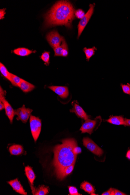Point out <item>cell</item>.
Segmentation results:
<instances>
[{"label": "cell", "mask_w": 130, "mask_h": 195, "mask_svg": "<svg viewBox=\"0 0 130 195\" xmlns=\"http://www.w3.org/2000/svg\"><path fill=\"white\" fill-rule=\"evenodd\" d=\"M108 123L116 125L127 126L125 119L122 116H113L110 117L109 119L106 120Z\"/></svg>", "instance_id": "obj_15"}, {"label": "cell", "mask_w": 130, "mask_h": 195, "mask_svg": "<svg viewBox=\"0 0 130 195\" xmlns=\"http://www.w3.org/2000/svg\"><path fill=\"white\" fill-rule=\"evenodd\" d=\"M83 144L85 147L92 153L98 156H101L103 153L102 149L93 140L89 138H84L83 140Z\"/></svg>", "instance_id": "obj_6"}, {"label": "cell", "mask_w": 130, "mask_h": 195, "mask_svg": "<svg viewBox=\"0 0 130 195\" xmlns=\"http://www.w3.org/2000/svg\"><path fill=\"white\" fill-rule=\"evenodd\" d=\"M75 164H72L69 166L66 167L63 169L58 176L57 177V179H60V180H63L65 177L72 173L75 167Z\"/></svg>", "instance_id": "obj_16"}, {"label": "cell", "mask_w": 130, "mask_h": 195, "mask_svg": "<svg viewBox=\"0 0 130 195\" xmlns=\"http://www.w3.org/2000/svg\"><path fill=\"white\" fill-rule=\"evenodd\" d=\"M51 90L62 98H66L68 96L69 90L67 86H51L48 87Z\"/></svg>", "instance_id": "obj_11"}, {"label": "cell", "mask_w": 130, "mask_h": 195, "mask_svg": "<svg viewBox=\"0 0 130 195\" xmlns=\"http://www.w3.org/2000/svg\"><path fill=\"white\" fill-rule=\"evenodd\" d=\"M73 151L75 154L77 155L81 153V149L80 148L78 147V146L76 145L74 147Z\"/></svg>", "instance_id": "obj_28"}, {"label": "cell", "mask_w": 130, "mask_h": 195, "mask_svg": "<svg viewBox=\"0 0 130 195\" xmlns=\"http://www.w3.org/2000/svg\"><path fill=\"white\" fill-rule=\"evenodd\" d=\"M125 121H126L127 126H130V119H125Z\"/></svg>", "instance_id": "obj_34"}, {"label": "cell", "mask_w": 130, "mask_h": 195, "mask_svg": "<svg viewBox=\"0 0 130 195\" xmlns=\"http://www.w3.org/2000/svg\"><path fill=\"white\" fill-rule=\"evenodd\" d=\"M4 109V104L2 102H0V110L2 111Z\"/></svg>", "instance_id": "obj_32"}, {"label": "cell", "mask_w": 130, "mask_h": 195, "mask_svg": "<svg viewBox=\"0 0 130 195\" xmlns=\"http://www.w3.org/2000/svg\"><path fill=\"white\" fill-rule=\"evenodd\" d=\"M102 195H114V188H110L108 191L102 193Z\"/></svg>", "instance_id": "obj_29"}, {"label": "cell", "mask_w": 130, "mask_h": 195, "mask_svg": "<svg viewBox=\"0 0 130 195\" xmlns=\"http://www.w3.org/2000/svg\"><path fill=\"white\" fill-rule=\"evenodd\" d=\"M125 193L119 191V190L114 189V195H125Z\"/></svg>", "instance_id": "obj_31"}, {"label": "cell", "mask_w": 130, "mask_h": 195, "mask_svg": "<svg viewBox=\"0 0 130 195\" xmlns=\"http://www.w3.org/2000/svg\"><path fill=\"white\" fill-rule=\"evenodd\" d=\"M46 38L50 45L54 49L59 46L64 39L56 30L48 33L47 35Z\"/></svg>", "instance_id": "obj_5"}, {"label": "cell", "mask_w": 130, "mask_h": 195, "mask_svg": "<svg viewBox=\"0 0 130 195\" xmlns=\"http://www.w3.org/2000/svg\"><path fill=\"white\" fill-rule=\"evenodd\" d=\"M80 188L90 195H97L95 193V189L93 186L88 182L84 181L80 185Z\"/></svg>", "instance_id": "obj_19"}, {"label": "cell", "mask_w": 130, "mask_h": 195, "mask_svg": "<svg viewBox=\"0 0 130 195\" xmlns=\"http://www.w3.org/2000/svg\"><path fill=\"white\" fill-rule=\"evenodd\" d=\"M9 151L11 154L19 155L24 153V149L22 146L19 144H14L9 148Z\"/></svg>", "instance_id": "obj_18"}, {"label": "cell", "mask_w": 130, "mask_h": 195, "mask_svg": "<svg viewBox=\"0 0 130 195\" xmlns=\"http://www.w3.org/2000/svg\"><path fill=\"white\" fill-rule=\"evenodd\" d=\"M19 87L24 92L27 93L32 91L34 89L35 86L31 83L22 79Z\"/></svg>", "instance_id": "obj_17"}, {"label": "cell", "mask_w": 130, "mask_h": 195, "mask_svg": "<svg viewBox=\"0 0 130 195\" xmlns=\"http://www.w3.org/2000/svg\"><path fill=\"white\" fill-rule=\"evenodd\" d=\"M6 9H3L0 10V19H4V15L6 14Z\"/></svg>", "instance_id": "obj_30"}, {"label": "cell", "mask_w": 130, "mask_h": 195, "mask_svg": "<svg viewBox=\"0 0 130 195\" xmlns=\"http://www.w3.org/2000/svg\"><path fill=\"white\" fill-rule=\"evenodd\" d=\"M69 195H81L78 193V189L76 187L72 186L68 187Z\"/></svg>", "instance_id": "obj_26"}, {"label": "cell", "mask_w": 130, "mask_h": 195, "mask_svg": "<svg viewBox=\"0 0 130 195\" xmlns=\"http://www.w3.org/2000/svg\"><path fill=\"white\" fill-rule=\"evenodd\" d=\"M54 49L55 52V56H63L66 57L68 54L67 44L64 39H63L61 45Z\"/></svg>", "instance_id": "obj_12"}, {"label": "cell", "mask_w": 130, "mask_h": 195, "mask_svg": "<svg viewBox=\"0 0 130 195\" xmlns=\"http://www.w3.org/2000/svg\"><path fill=\"white\" fill-rule=\"evenodd\" d=\"M0 71L4 77L9 81L10 79V73L9 72L6 67L2 63H0Z\"/></svg>", "instance_id": "obj_24"}, {"label": "cell", "mask_w": 130, "mask_h": 195, "mask_svg": "<svg viewBox=\"0 0 130 195\" xmlns=\"http://www.w3.org/2000/svg\"><path fill=\"white\" fill-rule=\"evenodd\" d=\"M90 8L87 11V13L84 15L81 19L80 21L78 24V38H79L80 36H81V33H82L83 30H84L86 25H87L88 23L89 22V20L90 19L91 17L93 15V10L95 7V4H90L89 5Z\"/></svg>", "instance_id": "obj_4"}, {"label": "cell", "mask_w": 130, "mask_h": 195, "mask_svg": "<svg viewBox=\"0 0 130 195\" xmlns=\"http://www.w3.org/2000/svg\"><path fill=\"white\" fill-rule=\"evenodd\" d=\"M97 123L96 120L87 119L85 120L81 126L80 131L82 133H88L91 135L93 133V129L96 127Z\"/></svg>", "instance_id": "obj_9"}, {"label": "cell", "mask_w": 130, "mask_h": 195, "mask_svg": "<svg viewBox=\"0 0 130 195\" xmlns=\"http://www.w3.org/2000/svg\"><path fill=\"white\" fill-rule=\"evenodd\" d=\"M62 142V144L56 146L54 150L53 165L57 177L65 167L75 164L77 158V155L73 151L74 147L77 145L76 140L66 139Z\"/></svg>", "instance_id": "obj_2"}, {"label": "cell", "mask_w": 130, "mask_h": 195, "mask_svg": "<svg viewBox=\"0 0 130 195\" xmlns=\"http://www.w3.org/2000/svg\"><path fill=\"white\" fill-rule=\"evenodd\" d=\"M75 9L70 2L59 1L45 15V26L50 27L64 25L71 28L72 21L75 19Z\"/></svg>", "instance_id": "obj_1"}, {"label": "cell", "mask_w": 130, "mask_h": 195, "mask_svg": "<svg viewBox=\"0 0 130 195\" xmlns=\"http://www.w3.org/2000/svg\"><path fill=\"white\" fill-rule=\"evenodd\" d=\"M30 126L32 135L35 142H36L41 131V120L38 117L31 115L30 117Z\"/></svg>", "instance_id": "obj_3"}, {"label": "cell", "mask_w": 130, "mask_h": 195, "mask_svg": "<svg viewBox=\"0 0 130 195\" xmlns=\"http://www.w3.org/2000/svg\"><path fill=\"white\" fill-rule=\"evenodd\" d=\"M73 108L70 109V112L74 113L79 118L85 120L88 119L89 116L88 115L82 108L80 106L77 102L73 101L72 103Z\"/></svg>", "instance_id": "obj_10"}, {"label": "cell", "mask_w": 130, "mask_h": 195, "mask_svg": "<svg viewBox=\"0 0 130 195\" xmlns=\"http://www.w3.org/2000/svg\"><path fill=\"white\" fill-rule=\"evenodd\" d=\"M0 102L4 104L6 115L10 120V123H12L13 118L16 115L15 110L13 109L11 105L6 100L5 96L0 95Z\"/></svg>", "instance_id": "obj_8"}, {"label": "cell", "mask_w": 130, "mask_h": 195, "mask_svg": "<svg viewBox=\"0 0 130 195\" xmlns=\"http://www.w3.org/2000/svg\"><path fill=\"white\" fill-rule=\"evenodd\" d=\"M22 79L20 78L18 76L10 73V81L13 86L20 87Z\"/></svg>", "instance_id": "obj_22"}, {"label": "cell", "mask_w": 130, "mask_h": 195, "mask_svg": "<svg viewBox=\"0 0 130 195\" xmlns=\"http://www.w3.org/2000/svg\"><path fill=\"white\" fill-rule=\"evenodd\" d=\"M7 183L16 193L23 195H28L18 179L11 180Z\"/></svg>", "instance_id": "obj_14"}, {"label": "cell", "mask_w": 130, "mask_h": 195, "mask_svg": "<svg viewBox=\"0 0 130 195\" xmlns=\"http://www.w3.org/2000/svg\"><path fill=\"white\" fill-rule=\"evenodd\" d=\"M41 59L46 65L50 64V52L45 51L41 56Z\"/></svg>", "instance_id": "obj_25"}, {"label": "cell", "mask_w": 130, "mask_h": 195, "mask_svg": "<svg viewBox=\"0 0 130 195\" xmlns=\"http://www.w3.org/2000/svg\"><path fill=\"white\" fill-rule=\"evenodd\" d=\"M97 50L96 47H93L91 48H84V51L85 53L86 59L88 61H89L90 58L94 55L95 51Z\"/></svg>", "instance_id": "obj_23"}, {"label": "cell", "mask_w": 130, "mask_h": 195, "mask_svg": "<svg viewBox=\"0 0 130 195\" xmlns=\"http://www.w3.org/2000/svg\"><path fill=\"white\" fill-rule=\"evenodd\" d=\"M14 54L22 56H27L31 54L33 52L32 50H31L28 49L24 48H20L16 49L13 51Z\"/></svg>", "instance_id": "obj_21"}, {"label": "cell", "mask_w": 130, "mask_h": 195, "mask_svg": "<svg viewBox=\"0 0 130 195\" xmlns=\"http://www.w3.org/2000/svg\"><path fill=\"white\" fill-rule=\"evenodd\" d=\"M32 111V109L26 108L24 105L22 107L15 110V114L17 116L16 120H20L23 123H27Z\"/></svg>", "instance_id": "obj_7"}, {"label": "cell", "mask_w": 130, "mask_h": 195, "mask_svg": "<svg viewBox=\"0 0 130 195\" xmlns=\"http://www.w3.org/2000/svg\"><path fill=\"white\" fill-rule=\"evenodd\" d=\"M49 192V187L44 185H41L36 188L35 190L32 194L34 195H46L48 194Z\"/></svg>", "instance_id": "obj_20"}, {"label": "cell", "mask_w": 130, "mask_h": 195, "mask_svg": "<svg viewBox=\"0 0 130 195\" xmlns=\"http://www.w3.org/2000/svg\"><path fill=\"white\" fill-rule=\"evenodd\" d=\"M121 86L124 92L130 95V85L129 84L127 85L121 84Z\"/></svg>", "instance_id": "obj_27"}, {"label": "cell", "mask_w": 130, "mask_h": 195, "mask_svg": "<svg viewBox=\"0 0 130 195\" xmlns=\"http://www.w3.org/2000/svg\"><path fill=\"white\" fill-rule=\"evenodd\" d=\"M25 174L27 177L28 178V181L30 184L32 193H34L36 188L34 186V182L35 179H36V175H35L34 171L32 167L29 166H27L25 167Z\"/></svg>", "instance_id": "obj_13"}, {"label": "cell", "mask_w": 130, "mask_h": 195, "mask_svg": "<svg viewBox=\"0 0 130 195\" xmlns=\"http://www.w3.org/2000/svg\"><path fill=\"white\" fill-rule=\"evenodd\" d=\"M126 157L128 159L130 160V150L127 152L126 154Z\"/></svg>", "instance_id": "obj_33"}]
</instances>
